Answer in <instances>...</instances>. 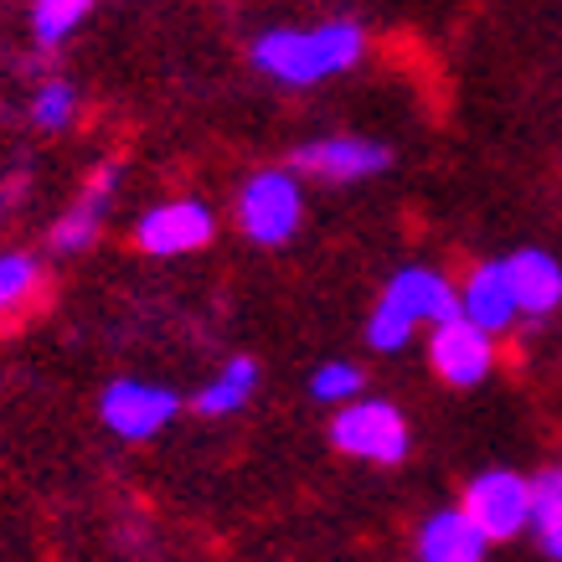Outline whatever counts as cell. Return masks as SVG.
I'll return each mask as SVG.
<instances>
[{"label":"cell","instance_id":"cell-16","mask_svg":"<svg viewBox=\"0 0 562 562\" xmlns=\"http://www.w3.org/2000/svg\"><path fill=\"white\" fill-rule=\"evenodd\" d=\"M26 114L42 135H68L78 114H83V93L68 83V78H42L32 88V103H26Z\"/></svg>","mask_w":562,"mask_h":562},{"label":"cell","instance_id":"cell-11","mask_svg":"<svg viewBox=\"0 0 562 562\" xmlns=\"http://www.w3.org/2000/svg\"><path fill=\"white\" fill-rule=\"evenodd\" d=\"M460 315L464 321H475L480 330H512L521 321V310H516V290H512V273H506V258L501 263H475L470 279L460 284Z\"/></svg>","mask_w":562,"mask_h":562},{"label":"cell","instance_id":"cell-17","mask_svg":"<svg viewBox=\"0 0 562 562\" xmlns=\"http://www.w3.org/2000/svg\"><path fill=\"white\" fill-rule=\"evenodd\" d=\"M93 5L99 0H32V42L42 52H57L78 36V26L93 16Z\"/></svg>","mask_w":562,"mask_h":562},{"label":"cell","instance_id":"cell-6","mask_svg":"<svg viewBox=\"0 0 562 562\" xmlns=\"http://www.w3.org/2000/svg\"><path fill=\"white\" fill-rule=\"evenodd\" d=\"M176 413H181V397L171 387H160V382H145V376H114L99 392V424L124 443L155 439Z\"/></svg>","mask_w":562,"mask_h":562},{"label":"cell","instance_id":"cell-3","mask_svg":"<svg viewBox=\"0 0 562 562\" xmlns=\"http://www.w3.org/2000/svg\"><path fill=\"white\" fill-rule=\"evenodd\" d=\"M233 217H238L248 243L284 248L300 233V222H305V176L294 171V166H263V171H254L238 187Z\"/></svg>","mask_w":562,"mask_h":562},{"label":"cell","instance_id":"cell-2","mask_svg":"<svg viewBox=\"0 0 562 562\" xmlns=\"http://www.w3.org/2000/svg\"><path fill=\"white\" fill-rule=\"evenodd\" d=\"M460 315V284H449L434 269H403L392 273V284L376 300L372 321H367V346L372 351H403L418 325H439Z\"/></svg>","mask_w":562,"mask_h":562},{"label":"cell","instance_id":"cell-10","mask_svg":"<svg viewBox=\"0 0 562 562\" xmlns=\"http://www.w3.org/2000/svg\"><path fill=\"white\" fill-rule=\"evenodd\" d=\"M428 367H434L449 387H480L495 367V336L480 330L475 321H464V315H449V321H439L434 336H428Z\"/></svg>","mask_w":562,"mask_h":562},{"label":"cell","instance_id":"cell-15","mask_svg":"<svg viewBox=\"0 0 562 562\" xmlns=\"http://www.w3.org/2000/svg\"><path fill=\"white\" fill-rule=\"evenodd\" d=\"M258 392V361L254 357H233L227 367H217V376L196 392V403L191 408L202 413V418H227V413H238L254 403Z\"/></svg>","mask_w":562,"mask_h":562},{"label":"cell","instance_id":"cell-4","mask_svg":"<svg viewBox=\"0 0 562 562\" xmlns=\"http://www.w3.org/2000/svg\"><path fill=\"white\" fill-rule=\"evenodd\" d=\"M120 187H124V166H120V160H99V166L83 176V187L72 191V202L52 217V227H47V248H52V254H57V258L88 254V248L103 238L109 217H114Z\"/></svg>","mask_w":562,"mask_h":562},{"label":"cell","instance_id":"cell-18","mask_svg":"<svg viewBox=\"0 0 562 562\" xmlns=\"http://www.w3.org/2000/svg\"><path fill=\"white\" fill-rule=\"evenodd\" d=\"M527 527L547 558L562 562V470L531 480V521Z\"/></svg>","mask_w":562,"mask_h":562},{"label":"cell","instance_id":"cell-13","mask_svg":"<svg viewBox=\"0 0 562 562\" xmlns=\"http://www.w3.org/2000/svg\"><path fill=\"white\" fill-rule=\"evenodd\" d=\"M491 537L454 506V512L428 516L418 531V562H485Z\"/></svg>","mask_w":562,"mask_h":562},{"label":"cell","instance_id":"cell-9","mask_svg":"<svg viewBox=\"0 0 562 562\" xmlns=\"http://www.w3.org/2000/svg\"><path fill=\"white\" fill-rule=\"evenodd\" d=\"M460 512L475 521L491 542H506V537H521L531 521V480L516 475V470H485L464 485Z\"/></svg>","mask_w":562,"mask_h":562},{"label":"cell","instance_id":"cell-14","mask_svg":"<svg viewBox=\"0 0 562 562\" xmlns=\"http://www.w3.org/2000/svg\"><path fill=\"white\" fill-rule=\"evenodd\" d=\"M42 300H47V263L26 248H5L0 254V325L26 321Z\"/></svg>","mask_w":562,"mask_h":562},{"label":"cell","instance_id":"cell-12","mask_svg":"<svg viewBox=\"0 0 562 562\" xmlns=\"http://www.w3.org/2000/svg\"><path fill=\"white\" fill-rule=\"evenodd\" d=\"M506 273H512L516 290V310L527 321H542L562 305V263L547 248H521V254L506 258Z\"/></svg>","mask_w":562,"mask_h":562},{"label":"cell","instance_id":"cell-8","mask_svg":"<svg viewBox=\"0 0 562 562\" xmlns=\"http://www.w3.org/2000/svg\"><path fill=\"white\" fill-rule=\"evenodd\" d=\"M392 166V150L382 139L367 135H325L294 150V171L305 181H325V187H351V181H372Z\"/></svg>","mask_w":562,"mask_h":562},{"label":"cell","instance_id":"cell-7","mask_svg":"<svg viewBox=\"0 0 562 562\" xmlns=\"http://www.w3.org/2000/svg\"><path fill=\"white\" fill-rule=\"evenodd\" d=\"M217 233L212 206L196 196H171V202H155L135 217V248L150 258H187L202 254Z\"/></svg>","mask_w":562,"mask_h":562},{"label":"cell","instance_id":"cell-20","mask_svg":"<svg viewBox=\"0 0 562 562\" xmlns=\"http://www.w3.org/2000/svg\"><path fill=\"white\" fill-rule=\"evenodd\" d=\"M26 202H32V171H26V166H11V171L0 176V222L16 217Z\"/></svg>","mask_w":562,"mask_h":562},{"label":"cell","instance_id":"cell-5","mask_svg":"<svg viewBox=\"0 0 562 562\" xmlns=\"http://www.w3.org/2000/svg\"><path fill=\"white\" fill-rule=\"evenodd\" d=\"M330 443L351 454V460H367V464H403L408 460V418L382 403V397H351L341 403V413L330 418Z\"/></svg>","mask_w":562,"mask_h":562},{"label":"cell","instance_id":"cell-19","mask_svg":"<svg viewBox=\"0 0 562 562\" xmlns=\"http://www.w3.org/2000/svg\"><path fill=\"white\" fill-rule=\"evenodd\" d=\"M361 387H367V376H361V367H351V361H325V367H315V376H310V397L325 403V408H341V403L361 397Z\"/></svg>","mask_w":562,"mask_h":562},{"label":"cell","instance_id":"cell-1","mask_svg":"<svg viewBox=\"0 0 562 562\" xmlns=\"http://www.w3.org/2000/svg\"><path fill=\"white\" fill-rule=\"evenodd\" d=\"M254 68L279 88H321L351 72L367 57L361 21H315V26H273L254 36Z\"/></svg>","mask_w":562,"mask_h":562}]
</instances>
